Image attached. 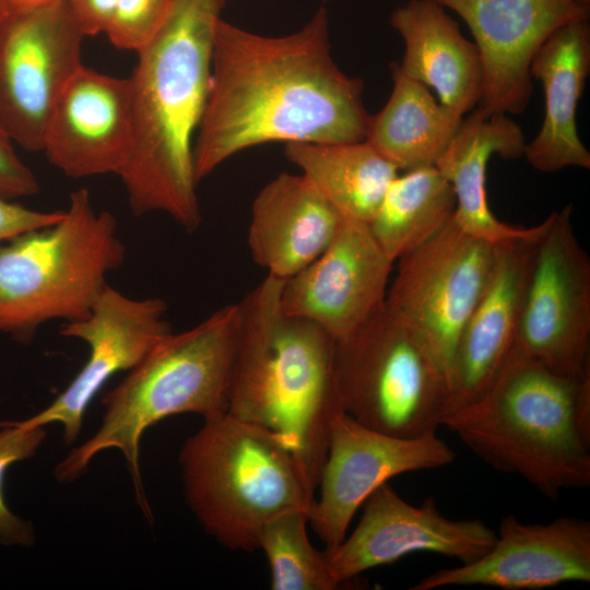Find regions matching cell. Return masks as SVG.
<instances>
[{
	"instance_id": "cell-15",
	"label": "cell",
	"mask_w": 590,
	"mask_h": 590,
	"mask_svg": "<svg viewBox=\"0 0 590 590\" xmlns=\"http://www.w3.org/2000/svg\"><path fill=\"white\" fill-rule=\"evenodd\" d=\"M354 531L327 553L334 580L342 587L362 573L428 552L470 563L495 543L496 532L479 519L445 517L433 497L420 506L405 502L387 483L378 486L362 505Z\"/></svg>"
},
{
	"instance_id": "cell-5",
	"label": "cell",
	"mask_w": 590,
	"mask_h": 590,
	"mask_svg": "<svg viewBox=\"0 0 590 590\" xmlns=\"http://www.w3.org/2000/svg\"><path fill=\"white\" fill-rule=\"evenodd\" d=\"M239 326L240 306L235 303L188 330L163 338L103 397L101 426L56 465L57 481L73 482L96 455L117 449L130 474L135 502L151 522L140 469L142 435L172 415L194 413L208 420L227 412Z\"/></svg>"
},
{
	"instance_id": "cell-3",
	"label": "cell",
	"mask_w": 590,
	"mask_h": 590,
	"mask_svg": "<svg viewBox=\"0 0 590 590\" xmlns=\"http://www.w3.org/2000/svg\"><path fill=\"white\" fill-rule=\"evenodd\" d=\"M284 280L267 274L240 306L227 413L281 436L315 489L330 425L341 412L335 340L281 307Z\"/></svg>"
},
{
	"instance_id": "cell-22",
	"label": "cell",
	"mask_w": 590,
	"mask_h": 590,
	"mask_svg": "<svg viewBox=\"0 0 590 590\" xmlns=\"http://www.w3.org/2000/svg\"><path fill=\"white\" fill-rule=\"evenodd\" d=\"M524 134L506 114L487 115L479 108L463 117L450 143L435 167L451 185L456 196L452 221L465 233L493 244L535 234L532 227L509 225L491 211L486 196V169L489 158H519L523 155Z\"/></svg>"
},
{
	"instance_id": "cell-2",
	"label": "cell",
	"mask_w": 590,
	"mask_h": 590,
	"mask_svg": "<svg viewBox=\"0 0 590 590\" xmlns=\"http://www.w3.org/2000/svg\"><path fill=\"white\" fill-rule=\"evenodd\" d=\"M226 0H169L129 78L133 144L119 173L135 216L163 212L201 224L193 142L210 87L213 39Z\"/></svg>"
},
{
	"instance_id": "cell-34",
	"label": "cell",
	"mask_w": 590,
	"mask_h": 590,
	"mask_svg": "<svg viewBox=\"0 0 590 590\" xmlns=\"http://www.w3.org/2000/svg\"><path fill=\"white\" fill-rule=\"evenodd\" d=\"M10 12L11 10L9 9L4 0H0V26L4 22V20L7 19Z\"/></svg>"
},
{
	"instance_id": "cell-25",
	"label": "cell",
	"mask_w": 590,
	"mask_h": 590,
	"mask_svg": "<svg viewBox=\"0 0 590 590\" xmlns=\"http://www.w3.org/2000/svg\"><path fill=\"white\" fill-rule=\"evenodd\" d=\"M285 155L343 217L368 224L399 169L368 142L286 143Z\"/></svg>"
},
{
	"instance_id": "cell-14",
	"label": "cell",
	"mask_w": 590,
	"mask_h": 590,
	"mask_svg": "<svg viewBox=\"0 0 590 590\" xmlns=\"http://www.w3.org/2000/svg\"><path fill=\"white\" fill-rule=\"evenodd\" d=\"M166 312L162 298H132L108 285L87 318L63 322L59 331L87 345L85 364L47 408L19 424L45 427L59 423L63 440L73 444L90 403L105 384L116 374L134 368L173 331Z\"/></svg>"
},
{
	"instance_id": "cell-17",
	"label": "cell",
	"mask_w": 590,
	"mask_h": 590,
	"mask_svg": "<svg viewBox=\"0 0 590 590\" xmlns=\"http://www.w3.org/2000/svg\"><path fill=\"white\" fill-rule=\"evenodd\" d=\"M590 581V522L558 517L546 523H524L512 515L499 524L493 546L481 557L438 569L411 590L450 586H483L536 590Z\"/></svg>"
},
{
	"instance_id": "cell-4",
	"label": "cell",
	"mask_w": 590,
	"mask_h": 590,
	"mask_svg": "<svg viewBox=\"0 0 590 590\" xmlns=\"http://www.w3.org/2000/svg\"><path fill=\"white\" fill-rule=\"evenodd\" d=\"M442 426L551 500L590 485V370L564 376L512 347L485 393Z\"/></svg>"
},
{
	"instance_id": "cell-19",
	"label": "cell",
	"mask_w": 590,
	"mask_h": 590,
	"mask_svg": "<svg viewBox=\"0 0 590 590\" xmlns=\"http://www.w3.org/2000/svg\"><path fill=\"white\" fill-rule=\"evenodd\" d=\"M543 228L544 221L531 236L496 244L487 284L457 341L447 377L448 415L485 393L514 347Z\"/></svg>"
},
{
	"instance_id": "cell-24",
	"label": "cell",
	"mask_w": 590,
	"mask_h": 590,
	"mask_svg": "<svg viewBox=\"0 0 590 590\" xmlns=\"http://www.w3.org/2000/svg\"><path fill=\"white\" fill-rule=\"evenodd\" d=\"M392 91L382 109L369 116L365 141L399 170L435 163L457 132L462 114L442 105L427 86L390 66Z\"/></svg>"
},
{
	"instance_id": "cell-10",
	"label": "cell",
	"mask_w": 590,
	"mask_h": 590,
	"mask_svg": "<svg viewBox=\"0 0 590 590\" xmlns=\"http://www.w3.org/2000/svg\"><path fill=\"white\" fill-rule=\"evenodd\" d=\"M571 214L568 203L544 220L514 347L579 377L590 370V258Z\"/></svg>"
},
{
	"instance_id": "cell-32",
	"label": "cell",
	"mask_w": 590,
	"mask_h": 590,
	"mask_svg": "<svg viewBox=\"0 0 590 590\" xmlns=\"http://www.w3.org/2000/svg\"><path fill=\"white\" fill-rule=\"evenodd\" d=\"M85 36L105 34L117 0H66Z\"/></svg>"
},
{
	"instance_id": "cell-33",
	"label": "cell",
	"mask_w": 590,
	"mask_h": 590,
	"mask_svg": "<svg viewBox=\"0 0 590 590\" xmlns=\"http://www.w3.org/2000/svg\"><path fill=\"white\" fill-rule=\"evenodd\" d=\"M61 0H4L11 11L27 10Z\"/></svg>"
},
{
	"instance_id": "cell-31",
	"label": "cell",
	"mask_w": 590,
	"mask_h": 590,
	"mask_svg": "<svg viewBox=\"0 0 590 590\" xmlns=\"http://www.w3.org/2000/svg\"><path fill=\"white\" fill-rule=\"evenodd\" d=\"M63 210L38 211L0 198V244L32 229L58 222Z\"/></svg>"
},
{
	"instance_id": "cell-16",
	"label": "cell",
	"mask_w": 590,
	"mask_h": 590,
	"mask_svg": "<svg viewBox=\"0 0 590 590\" xmlns=\"http://www.w3.org/2000/svg\"><path fill=\"white\" fill-rule=\"evenodd\" d=\"M392 264L367 224L343 217L329 247L284 280L281 307L343 339L384 306Z\"/></svg>"
},
{
	"instance_id": "cell-7",
	"label": "cell",
	"mask_w": 590,
	"mask_h": 590,
	"mask_svg": "<svg viewBox=\"0 0 590 590\" xmlns=\"http://www.w3.org/2000/svg\"><path fill=\"white\" fill-rule=\"evenodd\" d=\"M126 253L114 214L72 191L58 222L0 244V333L27 345L49 321L87 318Z\"/></svg>"
},
{
	"instance_id": "cell-26",
	"label": "cell",
	"mask_w": 590,
	"mask_h": 590,
	"mask_svg": "<svg viewBox=\"0 0 590 590\" xmlns=\"http://www.w3.org/2000/svg\"><path fill=\"white\" fill-rule=\"evenodd\" d=\"M455 211L451 185L435 166H424L405 170L391 181L367 225L394 262L442 231Z\"/></svg>"
},
{
	"instance_id": "cell-29",
	"label": "cell",
	"mask_w": 590,
	"mask_h": 590,
	"mask_svg": "<svg viewBox=\"0 0 590 590\" xmlns=\"http://www.w3.org/2000/svg\"><path fill=\"white\" fill-rule=\"evenodd\" d=\"M169 0H117L105 33L117 48L138 52L160 28Z\"/></svg>"
},
{
	"instance_id": "cell-21",
	"label": "cell",
	"mask_w": 590,
	"mask_h": 590,
	"mask_svg": "<svg viewBox=\"0 0 590 590\" xmlns=\"http://www.w3.org/2000/svg\"><path fill=\"white\" fill-rule=\"evenodd\" d=\"M589 72L588 20L556 30L534 56L530 73L543 86L545 113L538 134L526 143L522 156L536 170L590 168V152L577 129L578 104Z\"/></svg>"
},
{
	"instance_id": "cell-20",
	"label": "cell",
	"mask_w": 590,
	"mask_h": 590,
	"mask_svg": "<svg viewBox=\"0 0 590 590\" xmlns=\"http://www.w3.org/2000/svg\"><path fill=\"white\" fill-rule=\"evenodd\" d=\"M343 216L302 173H282L257 194L247 244L267 274L286 280L318 258Z\"/></svg>"
},
{
	"instance_id": "cell-23",
	"label": "cell",
	"mask_w": 590,
	"mask_h": 590,
	"mask_svg": "<svg viewBox=\"0 0 590 590\" xmlns=\"http://www.w3.org/2000/svg\"><path fill=\"white\" fill-rule=\"evenodd\" d=\"M390 22L405 46L402 72L430 86L442 105L462 115L473 110L483 88L480 52L445 8L434 0H410Z\"/></svg>"
},
{
	"instance_id": "cell-6",
	"label": "cell",
	"mask_w": 590,
	"mask_h": 590,
	"mask_svg": "<svg viewBox=\"0 0 590 590\" xmlns=\"http://www.w3.org/2000/svg\"><path fill=\"white\" fill-rule=\"evenodd\" d=\"M178 460L189 509L232 551L257 550L269 520L290 509L310 511L315 500L316 489L290 445L227 412L204 420Z\"/></svg>"
},
{
	"instance_id": "cell-11",
	"label": "cell",
	"mask_w": 590,
	"mask_h": 590,
	"mask_svg": "<svg viewBox=\"0 0 590 590\" xmlns=\"http://www.w3.org/2000/svg\"><path fill=\"white\" fill-rule=\"evenodd\" d=\"M85 34L66 0L11 11L0 26V123L14 143L42 151L51 110L83 66Z\"/></svg>"
},
{
	"instance_id": "cell-12",
	"label": "cell",
	"mask_w": 590,
	"mask_h": 590,
	"mask_svg": "<svg viewBox=\"0 0 590 590\" xmlns=\"http://www.w3.org/2000/svg\"><path fill=\"white\" fill-rule=\"evenodd\" d=\"M455 458L437 432L398 437L338 412L318 480L319 497L309 511V523L324 551L330 553L342 543L356 511L378 486L400 474L448 465Z\"/></svg>"
},
{
	"instance_id": "cell-27",
	"label": "cell",
	"mask_w": 590,
	"mask_h": 590,
	"mask_svg": "<svg viewBox=\"0 0 590 590\" xmlns=\"http://www.w3.org/2000/svg\"><path fill=\"white\" fill-rule=\"evenodd\" d=\"M309 510L290 509L262 528L258 548L266 554L273 590H335L326 551L314 547L307 534Z\"/></svg>"
},
{
	"instance_id": "cell-1",
	"label": "cell",
	"mask_w": 590,
	"mask_h": 590,
	"mask_svg": "<svg viewBox=\"0 0 590 590\" xmlns=\"http://www.w3.org/2000/svg\"><path fill=\"white\" fill-rule=\"evenodd\" d=\"M363 82L330 52L327 10L298 32L263 36L217 22L205 108L193 142L197 182L239 151L268 142L365 140Z\"/></svg>"
},
{
	"instance_id": "cell-13",
	"label": "cell",
	"mask_w": 590,
	"mask_h": 590,
	"mask_svg": "<svg viewBox=\"0 0 590 590\" xmlns=\"http://www.w3.org/2000/svg\"><path fill=\"white\" fill-rule=\"evenodd\" d=\"M468 25L479 49L483 88L476 108L518 115L533 92L531 62L558 28L589 20L590 0H434Z\"/></svg>"
},
{
	"instance_id": "cell-8",
	"label": "cell",
	"mask_w": 590,
	"mask_h": 590,
	"mask_svg": "<svg viewBox=\"0 0 590 590\" xmlns=\"http://www.w3.org/2000/svg\"><path fill=\"white\" fill-rule=\"evenodd\" d=\"M342 412L398 437L436 433L448 415L447 376L417 337L384 306L335 341Z\"/></svg>"
},
{
	"instance_id": "cell-9",
	"label": "cell",
	"mask_w": 590,
	"mask_h": 590,
	"mask_svg": "<svg viewBox=\"0 0 590 590\" xmlns=\"http://www.w3.org/2000/svg\"><path fill=\"white\" fill-rule=\"evenodd\" d=\"M495 246L451 221L397 260L385 305L426 346L447 377L460 332L489 279Z\"/></svg>"
},
{
	"instance_id": "cell-30",
	"label": "cell",
	"mask_w": 590,
	"mask_h": 590,
	"mask_svg": "<svg viewBox=\"0 0 590 590\" xmlns=\"http://www.w3.org/2000/svg\"><path fill=\"white\" fill-rule=\"evenodd\" d=\"M13 143L0 123V198L11 201L39 192L37 178L19 157Z\"/></svg>"
},
{
	"instance_id": "cell-28",
	"label": "cell",
	"mask_w": 590,
	"mask_h": 590,
	"mask_svg": "<svg viewBox=\"0 0 590 590\" xmlns=\"http://www.w3.org/2000/svg\"><path fill=\"white\" fill-rule=\"evenodd\" d=\"M46 438L42 426L25 427L17 421H4L0 427V544L32 546L35 541L33 524L8 507L3 495V481L8 468L33 457Z\"/></svg>"
},
{
	"instance_id": "cell-18",
	"label": "cell",
	"mask_w": 590,
	"mask_h": 590,
	"mask_svg": "<svg viewBox=\"0 0 590 590\" xmlns=\"http://www.w3.org/2000/svg\"><path fill=\"white\" fill-rule=\"evenodd\" d=\"M133 144L129 78L82 66L69 80L47 121L43 148L64 175H119Z\"/></svg>"
}]
</instances>
